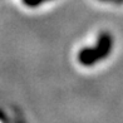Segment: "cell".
Instances as JSON below:
<instances>
[{"instance_id": "obj_1", "label": "cell", "mask_w": 123, "mask_h": 123, "mask_svg": "<svg viewBox=\"0 0 123 123\" xmlns=\"http://www.w3.org/2000/svg\"><path fill=\"white\" fill-rule=\"evenodd\" d=\"M114 45V39L111 33L102 31L97 38L94 47H84L77 55L78 63L83 67H93L100 60L108 58Z\"/></svg>"}, {"instance_id": "obj_2", "label": "cell", "mask_w": 123, "mask_h": 123, "mask_svg": "<svg viewBox=\"0 0 123 123\" xmlns=\"http://www.w3.org/2000/svg\"><path fill=\"white\" fill-rule=\"evenodd\" d=\"M45 0H23V3L25 6L28 8H37L39 5H42Z\"/></svg>"}, {"instance_id": "obj_3", "label": "cell", "mask_w": 123, "mask_h": 123, "mask_svg": "<svg viewBox=\"0 0 123 123\" xmlns=\"http://www.w3.org/2000/svg\"><path fill=\"white\" fill-rule=\"evenodd\" d=\"M114 3H117V4H123V0H114Z\"/></svg>"}, {"instance_id": "obj_4", "label": "cell", "mask_w": 123, "mask_h": 123, "mask_svg": "<svg viewBox=\"0 0 123 123\" xmlns=\"http://www.w3.org/2000/svg\"><path fill=\"white\" fill-rule=\"evenodd\" d=\"M100 1H109V0H100Z\"/></svg>"}, {"instance_id": "obj_5", "label": "cell", "mask_w": 123, "mask_h": 123, "mask_svg": "<svg viewBox=\"0 0 123 123\" xmlns=\"http://www.w3.org/2000/svg\"><path fill=\"white\" fill-rule=\"evenodd\" d=\"M45 1H47V0H45Z\"/></svg>"}]
</instances>
